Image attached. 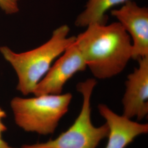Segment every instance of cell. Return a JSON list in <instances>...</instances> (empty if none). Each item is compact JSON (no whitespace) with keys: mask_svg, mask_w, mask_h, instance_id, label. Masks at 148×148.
<instances>
[{"mask_svg":"<svg viewBox=\"0 0 148 148\" xmlns=\"http://www.w3.org/2000/svg\"><path fill=\"white\" fill-rule=\"evenodd\" d=\"M86 27L76 36V42L92 75L104 79L120 74L132 59L130 35L118 21Z\"/></svg>","mask_w":148,"mask_h":148,"instance_id":"6da1fadb","label":"cell"},{"mask_svg":"<svg viewBox=\"0 0 148 148\" xmlns=\"http://www.w3.org/2000/svg\"><path fill=\"white\" fill-rule=\"evenodd\" d=\"M70 29L62 25L53 31L50 39L30 51L16 53L7 46L0 47V53L14 69L18 77L16 89L23 95L34 93L37 84L76 36H69Z\"/></svg>","mask_w":148,"mask_h":148,"instance_id":"7a4b0ae2","label":"cell"},{"mask_svg":"<svg viewBox=\"0 0 148 148\" xmlns=\"http://www.w3.org/2000/svg\"><path fill=\"white\" fill-rule=\"evenodd\" d=\"M72 94L43 95L24 98L14 97L11 107L18 127L28 132L47 136L55 132L68 112Z\"/></svg>","mask_w":148,"mask_h":148,"instance_id":"3957f363","label":"cell"},{"mask_svg":"<svg viewBox=\"0 0 148 148\" xmlns=\"http://www.w3.org/2000/svg\"><path fill=\"white\" fill-rule=\"evenodd\" d=\"M97 82L95 79L80 82L76 89L83 97L81 110L73 124L58 137L46 142L24 145L21 148H96L108 137L109 128L105 123L95 126L91 121L90 99Z\"/></svg>","mask_w":148,"mask_h":148,"instance_id":"277c9868","label":"cell"},{"mask_svg":"<svg viewBox=\"0 0 148 148\" xmlns=\"http://www.w3.org/2000/svg\"><path fill=\"white\" fill-rule=\"evenodd\" d=\"M87 68L84 57L75 40L55 61L37 84L33 94L36 96L62 94L67 81Z\"/></svg>","mask_w":148,"mask_h":148,"instance_id":"5b68a950","label":"cell"},{"mask_svg":"<svg viewBox=\"0 0 148 148\" xmlns=\"http://www.w3.org/2000/svg\"><path fill=\"white\" fill-rule=\"evenodd\" d=\"M121 24L131 38L132 59L148 57V9L140 7L132 0L123 3L119 9L110 12Z\"/></svg>","mask_w":148,"mask_h":148,"instance_id":"8992f818","label":"cell"},{"mask_svg":"<svg viewBox=\"0 0 148 148\" xmlns=\"http://www.w3.org/2000/svg\"><path fill=\"white\" fill-rule=\"evenodd\" d=\"M138 66L127 76L122 98L123 116L141 120L148 114V57L139 59Z\"/></svg>","mask_w":148,"mask_h":148,"instance_id":"52a82bcc","label":"cell"},{"mask_svg":"<svg viewBox=\"0 0 148 148\" xmlns=\"http://www.w3.org/2000/svg\"><path fill=\"white\" fill-rule=\"evenodd\" d=\"M98 108L109 128L105 148H125L137 137L148 132V124L132 121L119 115L104 104H100Z\"/></svg>","mask_w":148,"mask_h":148,"instance_id":"ba28073f","label":"cell"},{"mask_svg":"<svg viewBox=\"0 0 148 148\" xmlns=\"http://www.w3.org/2000/svg\"><path fill=\"white\" fill-rule=\"evenodd\" d=\"M131 0H88L85 10L76 18L75 25L87 27L93 24H107L108 17L106 12L115 5Z\"/></svg>","mask_w":148,"mask_h":148,"instance_id":"9c48e42d","label":"cell"},{"mask_svg":"<svg viewBox=\"0 0 148 148\" xmlns=\"http://www.w3.org/2000/svg\"><path fill=\"white\" fill-rule=\"evenodd\" d=\"M19 0H0V8L7 14H13L19 11Z\"/></svg>","mask_w":148,"mask_h":148,"instance_id":"30bf717a","label":"cell"},{"mask_svg":"<svg viewBox=\"0 0 148 148\" xmlns=\"http://www.w3.org/2000/svg\"><path fill=\"white\" fill-rule=\"evenodd\" d=\"M5 117V112L0 107V139L2 138V133L6 130L5 125L3 123V119Z\"/></svg>","mask_w":148,"mask_h":148,"instance_id":"8fae6325","label":"cell"},{"mask_svg":"<svg viewBox=\"0 0 148 148\" xmlns=\"http://www.w3.org/2000/svg\"><path fill=\"white\" fill-rule=\"evenodd\" d=\"M0 148H16L10 146L8 143L4 141L2 138L0 139Z\"/></svg>","mask_w":148,"mask_h":148,"instance_id":"7c38bea8","label":"cell"}]
</instances>
